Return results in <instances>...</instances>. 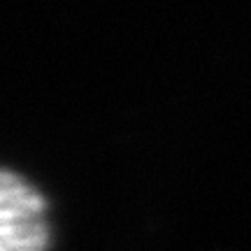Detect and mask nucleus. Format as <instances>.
<instances>
[{
    "label": "nucleus",
    "mask_w": 251,
    "mask_h": 251,
    "mask_svg": "<svg viewBox=\"0 0 251 251\" xmlns=\"http://www.w3.org/2000/svg\"><path fill=\"white\" fill-rule=\"evenodd\" d=\"M49 209L28 179L0 168V251H47Z\"/></svg>",
    "instance_id": "nucleus-1"
}]
</instances>
